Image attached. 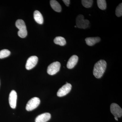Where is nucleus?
Instances as JSON below:
<instances>
[{
    "label": "nucleus",
    "instance_id": "0eeeda50",
    "mask_svg": "<svg viewBox=\"0 0 122 122\" xmlns=\"http://www.w3.org/2000/svg\"><path fill=\"white\" fill-rule=\"evenodd\" d=\"M111 111L114 116L116 117H120L122 115V110L121 107L117 104L113 103L110 106Z\"/></svg>",
    "mask_w": 122,
    "mask_h": 122
},
{
    "label": "nucleus",
    "instance_id": "7ed1b4c3",
    "mask_svg": "<svg viewBox=\"0 0 122 122\" xmlns=\"http://www.w3.org/2000/svg\"><path fill=\"white\" fill-rule=\"evenodd\" d=\"M89 24L90 22L89 20H84V16L83 15H78L76 18V26L79 28H87L89 26Z\"/></svg>",
    "mask_w": 122,
    "mask_h": 122
},
{
    "label": "nucleus",
    "instance_id": "6ab92c4d",
    "mask_svg": "<svg viewBox=\"0 0 122 122\" xmlns=\"http://www.w3.org/2000/svg\"><path fill=\"white\" fill-rule=\"evenodd\" d=\"M115 14L117 16L120 17L122 15V3L119 4L116 8L115 11Z\"/></svg>",
    "mask_w": 122,
    "mask_h": 122
},
{
    "label": "nucleus",
    "instance_id": "6e6552de",
    "mask_svg": "<svg viewBox=\"0 0 122 122\" xmlns=\"http://www.w3.org/2000/svg\"><path fill=\"white\" fill-rule=\"evenodd\" d=\"M38 58L36 56H33L30 57L27 60L25 68L26 69L30 70L35 67L37 64Z\"/></svg>",
    "mask_w": 122,
    "mask_h": 122
},
{
    "label": "nucleus",
    "instance_id": "9b49d317",
    "mask_svg": "<svg viewBox=\"0 0 122 122\" xmlns=\"http://www.w3.org/2000/svg\"><path fill=\"white\" fill-rule=\"evenodd\" d=\"M78 57L76 55H73L70 58L67 64V68L72 69L74 68L78 61Z\"/></svg>",
    "mask_w": 122,
    "mask_h": 122
},
{
    "label": "nucleus",
    "instance_id": "412c9836",
    "mask_svg": "<svg viewBox=\"0 0 122 122\" xmlns=\"http://www.w3.org/2000/svg\"><path fill=\"white\" fill-rule=\"evenodd\" d=\"M114 118H115V119L116 120H117V121H118V119L117 117H115Z\"/></svg>",
    "mask_w": 122,
    "mask_h": 122
},
{
    "label": "nucleus",
    "instance_id": "4468645a",
    "mask_svg": "<svg viewBox=\"0 0 122 122\" xmlns=\"http://www.w3.org/2000/svg\"><path fill=\"white\" fill-rule=\"evenodd\" d=\"M51 6L52 8L56 12H60L61 11V5L57 1L51 0L50 1Z\"/></svg>",
    "mask_w": 122,
    "mask_h": 122
},
{
    "label": "nucleus",
    "instance_id": "4be33fe9",
    "mask_svg": "<svg viewBox=\"0 0 122 122\" xmlns=\"http://www.w3.org/2000/svg\"><path fill=\"white\" fill-rule=\"evenodd\" d=\"M75 28H76V26H75Z\"/></svg>",
    "mask_w": 122,
    "mask_h": 122
},
{
    "label": "nucleus",
    "instance_id": "39448f33",
    "mask_svg": "<svg viewBox=\"0 0 122 122\" xmlns=\"http://www.w3.org/2000/svg\"><path fill=\"white\" fill-rule=\"evenodd\" d=\"M61 65L58 61L54 62L51 63L47 69V73L50 75H53L59 72L61 68Z\"/></svg>",
    "mask_w": 122,
    "mask_h": 122
},
{
    "label": "nucleus",
    "instance_id": "f3484780",
    "mask_svg": "<svg viewBox=\"0 0 122 122\" xmlns=\"http://www.w3.org/2000/svg\"><path fill=\"white\" fill-rule=\"evenodd\" d=\"M11 52L9 50L7 49H4L0 51V58H5L9 56L10 55Z\"/></svg>",
    "mask_w": 122,
    "mask_h": 122
},
{
    "label": "nucleus",
    "instance_id": "aec40b11",
    "mask_svg": "<svg viewBox=\"0 0 122 122\" xmlns=\"http://www.w3.org/2000/svg\"><path fill=\"white\" fill-rule=\"evenodd\" d=\"M63 1L66 6L68 7L69 6L70 4V0H63Z\"/></svg>",
    "mask_w": 122,
    "mask_h": 122
},
{
    "label": "nucleus",
    "instance_id": "2eb2a0df",
    "mask_svg": "<svg viewBox=\"0 0 122 122\" xmlns=\"http://www.w3.org/2000/svg\"><path fill=\"white\" fill-rule=\"evenodd\" d=\"M54 41L55 44L61 46H65L66 44V39L62 37H56L55 38Z\"/></svg>",
    "mask_w": 122,
    "mask_h": 122
},
{
    "label": "nucleus",
    "instance_id": "1a4fd4ad",
    "mask_svg": "<svg viewBox=\"0 0 122 122\" xmlns=\"http://www.w3.org/2000/svg\"><path fill=\"white\" fill-rule=\"evenodd\" d=\"M17 94L15 90H12L10 94L9 102L11 108L15 109L16 106Z\"/></svg>",
    "mask_w": 122,
    "mask_h": 122
},
{
    "label": "nucleus",
    "instance_id": "20e7f679",
    "mask_svg": "<svg viewBox=\"0 0 122 122\" xmlns=\"http://www.w3.org/2000/svg\"><path fill=\"white\" fill-rule=\"evenodd\" d=\"M40 103V100L37 97H34L29 100L26 106V109L28 111L33 110L38 106Z\"/></svg>",
    "mask_w": 122,
    "mask_h": 122
},
{
    "label": "nucleus",
    "instance_id": "dca6fc26",
    "mask_svg": "<svg viewBox=\"0 0 122 122\" xmlns=\"http://www.w3.org/2000/svg\"><path fill=\"white\" fill-rule=\"evenodd\" d=\"M97 4L98 8L102 10H105L107 8V3L105 0H97Z\"/></svg>",
    "mask_w": 122,
    "mask_h": 122
},
{
    "label": "nucleus",
    "instance_id": "9d476101",
    "mask_svg": "<svg viewBox=\"0 0 122 122\" xmlns=\"http://www.w3.org/2000/svg\"><path fill=\"white\" fill-rule=\"evenodd\" d=\"M51 118V115L49 113H46L38 115L36 118L35 122H46Z\"/></svg>",
    "mask_w": 122,
    "mask_h": 122
},
{
    "label": "nucleus",
    "instance_id": "f03ea898",
    "mask_svg": "<svg viewBox=\"0 0 122 122\" xmlns=\"http://www.w3.org/2000/svg\"><path fill=\"white\" fill-rule=\"evenodd\" d=\"M15 25L16 27L19 30L18 32V36L22 38L26 37L28 33L25 23L24 20H17L16 21Z\"/></svg>",
    "mask_w": 122,
    "mask_h": 122
},
{
    "label": "nucleus",
    "instance_id": "f8f14e48",
    "mask_svg": "<svg viewBox=\"0 0 122 122\" xmlns=\"http://www.w3.org/2000/svg\"><path fill=\"white\" fill-rule=\"evenodd\" d=\"M101 39L98 37H87L85 39L86 43L87 45L92 46L100 42Z\"/></svg>",
    "mask_w": 122,
    "mask_h": 122
},
{
    "label": "nucleus",
    "instance_id": "f257e3e1",
    "mask_svg": "<svg viewBox=\"0 0 122 122\" xmlns=\"http://www.w3.org/2000/svg\"><path fill=\"white\" fill-rule=\"evenodd\" d=\"M107 65V62L103 60H100L95 63L93 71V74L95 77L100 78L102 77L106 71Z\"/></svg>",
    "mask_w": 122,
    "mask_h": 122
},
{
    "label": "nucleus",
    "instance_id": "ddd939ff",
    "mask_svg": "<svg viewBox=\"0 0 122 122\" xmlns=\"http://www.w3.org/2000/svg\"><path fill=\"white\" fill-rule=\"evenodd\" d=\"M34 17L35 21L39 24H42L44 22L43 16L37 10L34 11Z\"/></svg>",
    "mask_w": 122,
    "mask_h": 122
},
{
    "label": "nucleus",
    "instance_id": "a211bd4d",
    "mask_svg": "<svg viewBox=\"0 0 122 122\" xmlns=\"http://www.w3.org/2000/svg\"><path fill=\"white\" fill-rule=\"evenodd\" d=\"M93 1L92 0H82L81 3L82 5L86 8H90L93 5Z\"/></svg>",
    "mask_w": 122,
    "mask_h": 122
},
{
    "label": "nucleus",
    "instance_id": "423d86ee",
    "mask_svg": "<svg viewBox=\"0 0 122 122\" xmlns=\"http://www.w3.org/2000/svg\"><path fill=\"white\" fill-rule=\"evenodd\" d=\"M72 89V85L70 83H66L61 87L57 92V95L59 97L65 96L69 93Z\"/></svg>",
    "mask_w": 122,
    "mask_h": 122
}]
</instances>
